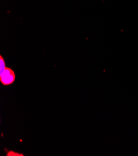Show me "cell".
Returning a JSON list of instances; mask_svg holds the SVG:
<instances>
[{
    "label": "cell",
    "instance_id": "1",
    "mask_svg": "<svg viewBox=\"0 0 138 156\" xmlns=\"http://www.w3.org/2000/svg\"><path fill=\"white\" fill-rule=\"evenodd\" d=\"M16 80V74L13 70L6 67L2 73L0 74V82L5 86H9L14 83Z\"/></svg>",
    "mask_w": 138,
    "mask_h": 156
},
{
    "label": "cell",
    "instance_id": "2",
    "mask_svg": "<svg viewBox=\"0 0 138 156\" xmlns=\"http://www.w3.org/2000/svg\"><path fill=\"white\" fill-rule=\"evenodd\" d=\"M6 63L5 59L2 57V55H0V74L2 73L3 71L6 69Z\"/></svg>",
    "mask_w": 138,
    "mask_h": 156
},
{
    "label": "cell",
    "instance_id": "3",
    "mask_svg": "<svg viewBox=\"0 0 138 156\" xmlns=\"http://www.w3.org/2000/svg\"><path fill=\"white\" fill-rule=\"evenodd\" d=\"M7 156H24V155L21 153H19L13 151H9L6 154Z\"/></svg>",
    "mask_w": 138,
    "mask_h": 156
}]
</instances>
